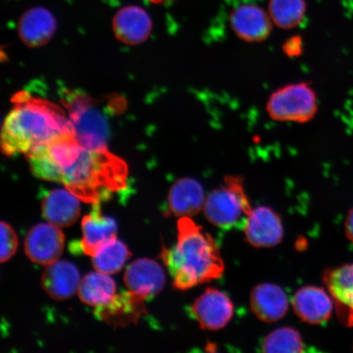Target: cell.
I'll list each match as a JSON object with an SVG mask.
<instances>
[{"instance_id": "ac0fdd59", "label": "cell", "mask_w": 353, "mask_h": 353, "mask_svg": "<svg viewBox=\"0 0 353 353\" xmlns=\"http://www.w3.org/2000/svg\"><path fill=\"white\" fill-rule=\"evenodd\" d=\"M206 196L200 182L192 178L176 180L168 195V205L176 217L191 218L204 209Z\"/></svg>"}, {"instance_id": "8992f818", "label": "cell", "mask_w": 353, "mask_h": 353, "mask_svg": "<svg viewBox=\"0 0 353 353\" xmlns=\"http://www.w3.org/2000/svg\"><path fill=\"white\" fill-rule=\"evenodd\" d=\"M65 235L59 227L50 223L35 225L25 238L24 249L30 261L50 265L63 252Z\"/></svg>"}, {"instance_id": "7c38bea8", "label": "cell", "mask_w": 353, "mask_h": 353, "mask_svg": "<svg viewBox=\"0 0 353 353\" xmlns=\"http://www.w3.org/2000/svg\"><path fill=\"white\" fill-rule=\"evenodd\" d=\"M112 28L119 41L129 46H137L147 41L151 34L152 21L143 8L126 6L114 15Z\"/></svg>"}, {"instance_id": "7402d4cb", "label": "cell", "mask_w": 353, "mask_h": 353, "mask_svg": "<svg viewBox=\"0 0 353 353\" xmlns=\"http://www.w3.org/2000/svg\"><path fill=\"white\" fill-rule=\"evenodd\" d=\"M116 292L117 285L112 278L97 271L83 276L78 290L81 302L95 307L109 303Z\"/></svg>"}, {"instance_id": "d4e9b609", "label": "cell", "mask_w": 353, "mask_h": 353, "mask_svg": "<svg viewBox=\"0 0 353 353\" xmlns=\"http://www.w3.org/2000/svg\"><path fill=\"white\" fill-rule=\"evenodd\" d=\"M264 352H303L305 345L298 330L291 327H282L267 335L262 343Z\"/></svg>"}, {"instance_id": "83f0119b", "label": "cell", "mask_w": 353, "mask_h": 353, "mask_svg": "<svg viewBox=\"0 0 353 353\" xmlns=\"http://www.w3.org/2000/svg\"><path fill=\"white\" fill-rule=\"evenodd\" d=\"M345 231L348 239L353 243V209L351 210L347 214L345 223Z\"/></svg>"}, {"instance_id": "4fadbf2b", "label": "cell", "mask_w": 353, "mask_h": 353, "mask_svg": "<svg viewBox=\"0 0 353 353\" xmlns=\"http://www.w3.org/2000/svg\"><path fill=\"white\" fill-rule=\"evenodd\" d=\"M332 297L323 289L316 286H305L299 289L292 299V306L303 321L319 325L327 321L332 315Z\"/></svg>"}, {"instance_id": "5bb4252c", "label": "cell", "mask_w": 353, "mask_h": 353, "mask_svg": "<svg viewBox=\"0 0 353 353\" xmlns=\"http://www.w3.org/2000/svg\"><path fill=\"white\" fill-rule=\"evenodd\" d=\"M324 281L339 319L347 326H353V264L330 269L325 272Z\"/></svg>"}, {"instance_id": "44dd1931", "label": "cell", "mask_w": 353, "mask_h": 353, "mask_svg": "<svg viewBox=\"0 0 353 353\" xmlns=\"http://www.w3.org/2000/svg\"><path fill=\"white\" fill-rule=\"evenodd\" d=\"M70 118L73 132L79 143L88 148L105 149L107 130L103 118L97 110L78 107Z\"/></svg>"}, {"instance_id": "6da1fadb", "label": "cell", "mask_w": 353, "mask_h": 353, "mask_svg": "<svg viewBox=\"0 0 353 353\" xmlns=\"http://www.w3.org/2000/svg\"><path fill=\"white\" fill-rule=\"evenodd\" d=\"M57 182L86 203H100L125 188L126 166L107 150L92 149L74 135L60 139L51 152Z\"/></svg>"}, {"instance_id": "d6986e66", "label": "cell", "mask_w": 353, "mask_h": 353, "mask_svg": "<svg viewBox=\"0 0 353 353\" xmlns=\"http://www.w3.org/2000/svg\"><path fill=\"white\" fill-rule=\"evenodd\" d=\"M117 229L116 221L101 214L99 203H94L90 214L82 220L81 250L92 257L105 243L117 238Z\"/></svg>"}, {"instance_id": "e0dca14e", "label": "cell", "mask_w": 353, "mask_h": 353, "mask_svg": "<svg viewBox=\"0 0 353 353\" xmlns=\"http://www.w3.org/2000/svg\"><path fill=\"white\" fill-rule=\"evenodd\" d=\"M250 305L260 321L272 323L283 319L288 311L289 299L279 285L263 283L251 291Z\"/></svg>"}, {"instance_id": "603a6c76", "label": "cell", "mask_w": 353, "mask_h": 353, "mask_svg": "<svg viewBox=\"0 0 353 353\" xmlns=\"http://www.w3.org/2000/svg\"><path fill=\"white\" fill-rule=\"evenodd\" d=\"M128 247L117 238L105 243L92 256V264L97 272L108 275L116 274L131 257Z\"/></svg>"}, {"instance_id": "5b68a950", "label": "cell", "mask_w": 353, "mask_h": 353, "mask_svg": "<svg viewBox=\"0 0 353 353\" xmlns=\"http://www.w3.org/2000/svg\"><path fill=\"white\" fill-rule=\"evenodd\" d=\"M269 117L278 122L304 123L315 117L319 100L307 82L289 83L277 88L266 104Z\"/></svg>"}, {"instance_id": "3957f363", "label": "cell", "mask_w": 353, "mask_h": 353, "mask_svg": "<svg viewBox=\"0 0 353 353\" xmlns=\"http://www.w3.org/2000/svg\"><path fill=\"white\" fill-rule=\"evenodd\" d=\"M70 131H73L72 123L57 105L19 95L3 122L2 151L8 157L26 154L37 145Z\"/></svg>"}, {"instance_id": "8fae6325", "label": "cell", "mask_w": 353, "mask_h": 353, "mask_svg": "<svg viewBox=\"0 0 353 353\" xmlns=\"http://www.w3.org/2000/svg\"><path fill=\"white\" fill-rule=\"evenodd\" d=\"M145 299L128 291L114 295L105 305L96 307V319L112 327H126L138 323L140 317L145 314Z\"/></svg>"}, {"instance_id": "484cf974", "label": "cell", "mask_w": 353, "mask_h": 353, "mask_svg": "<svg viewBox=\"0 0 353 353\" xmlns=\"http://www.w3.org/2000/svg\"><path fill=\"white\" fill-rule=\"evenodd\" d=\"M19 247L17 234L10 224L1 222V253L0 261L6 263L10 260Z\"/></svg>"}, {"instance_id": "cb8c5ba5", "label": "cell", "mask_w": 353, "mask_h": 353, "mask_svg": "<svg viewBox=\"0 0 353 353\" xmlns=\"http://www.w3.org/2000/svg\"><path fill=\"white\" fill-rule=\"evenodd\" d=\"M305 0H270L268 13L277 28L290 30L297 28L305 17Z\"/></svg>"}, {"instance_id": "52a82bcc", "label": "cell", "mask_w": 353, "mask_h": 353, "mask_svg": "<svg viewBox=\"0 0 353 353\" xmlns=\"http://www.w3.org/2000/svg\"><path fill=\"white\" fill-rule=\"evenodd\" d=\"M191 314L202 329L219 330L232 319L234 305L223 291L209 288L192 303Z\"/></svg>"}, {"instance_id": "7a4b0ae2", "label": "cell", "mask_w": 353, "mask_h": 353, "mask_svg": "<svg viewBox=\"0 0 353 353\" xmlns=\"http://www.w3.org/2000/svg\"><path fill=\"white\" fill-rule=\"evenodd\" d=\"M161 257L173 279L175 289L187 290L219 279L225 265L210 234L190 218H180L178 241L163 249Z\"/></svg>"}, {"instance_id": "ffe728a7", "label": "cell", "mask_w": 353, "mask_h": 353, "mask_svg": "<svg viewBox=\"0 0 353 353\" xmlns=\"http://www.w3.org/2000/svg\"><path fill=\"white\" fill-rule=\"evenodd\" d=\"M81 199L69 189H55L43 197L42 214L48 223L59 228L69 227L81 215Z\"/></svg>"}, {"instance_id": "f1b7e54d", "label": "cell", "mask_w": 353, "mask_h": 353, "mask_svg": "<svg viewBox=\"0 0 353 353\" xmlns=\"http://www.w3.org/2000/svg\"><path fill=\"white\" fill-rule=\"evenodd\" d=\"M149 1L153 3H162L166 1H169V0H149Z\"/></svg>"}, {"instance_id": "9c48e42d", "label": "cell", "mask_w": 353, "mask_h": 353, "mask_svg": "<svg viewBox=\"0 0 353 353\" xmlns=\"http://www.w3.org/2000/svg\"><path fill=\"white\" fill-rule=\"evenodd\" d=\"M272 24L269 13L254 4H243L233 10L230 15L233 32L249 43L266 41L272 32Z\"/></svg>"}, {"instance_id": "30bf717a", "label": "cell", "mask_w": 353, "mask_h": 353, "mask_svg": "<svg viewBox=\"0 0 353 353\" xmlns=\"http://www.w3.org/2000/svg\"><path fill=\"white\" fill-rule=\"evenodd\" d=\"M165 274L160 264L154 260H135L126 269L123 281L128 290L144 299L160 294L165 285Z\"/></svg>"}, {"instance_id": "277c9868", "label": "cell", "mask_w": 353, "mask_h": 353, "mask_svg": "<svg viewBox=\"0 0 353 353\" xmlns=\"http://www.w3.org/2000/svg\"><path fill=\"white\" fill-rule=\"evenodd\" d=\"M203 210L207 220L216 227L224 230L244 228L253 209L241 176H225L223 183L206 196Z\"/></svg>"}, {"instance_id": "ba28073f", "label": "cell", "mask_w": 353, "mask_h": 353, "mask_svg": "<svg viewBox=\"0 0 353 353\" xmlns=\"http://www.w3.org/2000/svg\"><path fill=\"white\" fill-rule=\"evenodd\" d=\"M247 242L255 248H270L280 244L284 236V228L279 214L269 207L253 209L244 228Z\"/></svg>"}, {"instance_id": "4316f807", "label": "cell", "mask_w": 353, "mask_h": 353, "mask_svg": "<svg viewBox=\"0 0 353 353\" xmlns=\"http://www.w3.org/2000/svg\"><path fill=\"white\" fill-rule=\"evenodd\" d=\"M282 51L284 54L294 59V57H298L302 54L303 51V43L302 37L299 35H295L287 39V41L282 46Z\"/></svg>"}, {"instance_id": "2e32d148", "label": "cell", "mask_w": 353, "mask_h": 353, "mask_svg": "<svg viewBox=\"0 0 353 353\" xmlns=\"http://www.w3.org/2000/svg\"><path fill=\"white\" fill-rule=\"evenodd\" d=\"M56 29L55 17L43 7H34L26 11L17 26L21 41L30 48L46 46L54 37Z\"/></svg>"}, {"instance_id": "9a60e30c", "label": "cell", "mask_w": 353, "mask_h": 353, "mask_svg": "<svg viewBox=\"0 0 353 353\" xmlns=\"http://www.w3.org/2000/svg\"><path fill=\"white\" fill-rule=\"evenodd\" d=\"M81 276L74 265L57 261L47 265L41 276V286L51 299L57 301L72 298L81 285Z\"/></svg>"}]
</instances>
